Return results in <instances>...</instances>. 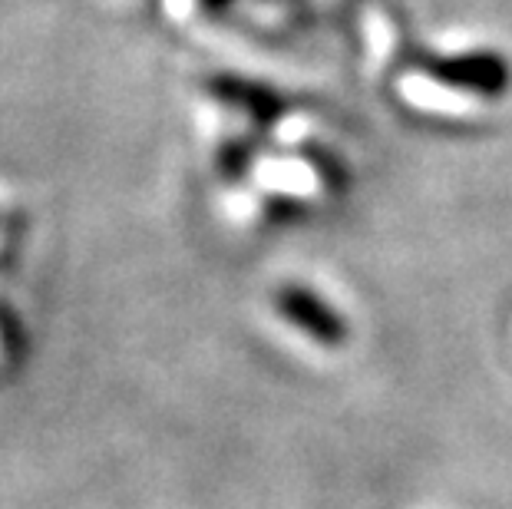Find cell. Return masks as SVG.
Listing matches in <instances>:
<instances>
[{
	"label": "cell",
	"mask_w": 512,
	"mask_h": 509,
	"mask_svg": "<svg viewBox=\"0 0 512 509\" xmlns=\"http://www.w3.org/2000/svg\"><path fill=\"white\" fill-rule=\"evenodd\" d=\"M235 0H199V7L205 10V14H212V17H219V14H225L228 7H232Z\"/></svg>",
	"instance_id": "obj_6"
},
{
	"label": "cell",
	"mask_w": 512,
	"mask_h": 509,
	"mask_svg": "<svg viewBox=\"0 0 512 509\" xmlns=\"http://www.w3.org/2000/svg\"><path fill=\"white\" fill-rule=\"evenodd\" d=\"M252 162H255V143H252V139H245V136L228 139V143L222 146V153H219V172L225 179L238 182V179L248 176Z\"/></svg>",
	"instance_id": "obj_4"
},
{
	"label": "cell",
	"mask_w": 512,
	"mask_h": 509,
	"mask_svg": "<svg viewBox=\"0 0 512 509\" xmlns=\"http://www.w3.org/2000/svg\"><path fill=\"white\" fill-rule=\"evenodd\" d=\"M304 159L311 162V169L318 172V179H321L328 189H337V192H341V189L347 186V169H344V162L337 159L334 153H328V149L308 146V149H304Z\"/></svg>",
	"instance_id": "obj_5"
},
{
	"label": "cell",
	"mask_w": 512,
	"mask_h": 509,
	"mask_svg": "<svg viewBox=\"0 0 512 509\" xmlns=\"http://www.w3.org/2000/svg\"><path fill=\"white\" fill-rule=\"evenodd\" d=\"M420 70L450 90L499 100L512 86V67L496 50H466V53H423Z\"/></svg>",
	"instance_id": "obj_1"
},
{
	"label": "cell",
	"mask_w": 512,
	"mask_h": 509,
	"mask_svg": "<svg viewBox=\"0 0 512 509\" xmlns=\"http://www.w3.org/2000/svg\"><path fill=\"white\" fill-rule=\"evenodd\" d=\"M209 90L219 96L222 103L235 106L245 116H252L258 126H275L288 116V103L278 90H271L265 83L245 80V77H232V73H222V77H212Z\"/></svg>",
	"instance_id": "obj_3"
},
{
	"label": "cell",
	"mask_w": 512,
	"mask_h": 509,
	"mask_svg": "<svg viewBox=\"0 0 512 509\" xmlns=\"http://www.w3.org/2000/svg\"><path fill=\"white\" fill-rule=\"evenodd\" d=\"M275 311L291 328L308 334L321 348H341L351 338V324H347L344 314L308 285H294V281L291 285H281L275 291Z\"/></svg>",
	"instance_id": "obj_2"
}]
</instances>
